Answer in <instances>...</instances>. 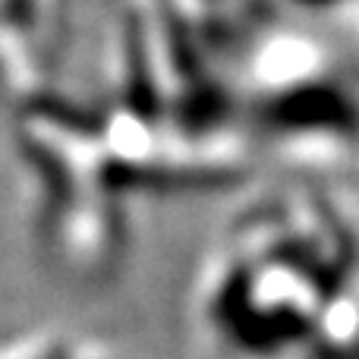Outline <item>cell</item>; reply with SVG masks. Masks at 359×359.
Wrapping results in <instances>:
<instances>
[{
    "instance_id": "obj_1",
    "label": "cell",
    "mask_w": 359,
    "mask_h": 359,
    "mask_svg": "<svg viewBox=\"0 0 359 359\" xmlns=\"http://www.w3.org/2000/svg\"><path fill=\"white\" fill-rule=\"evenodd\" d=\"M192 325L208 359H359L347 227L316 198L255 208L202 271Z\"/></svg>"
},
{
    "instance_id": "obj_2",
    "label": "cell",
    "mask_w": 359,
    "mask_h": 359,
    "mask_svg": "<svg viewBox=\"0 0 359 359\" xmlns=\"http://www.w3.org/2000/svg\"><path fill=\"white\" fill-rule=\"evenodd\" d=\"M0 359H117L101 344L76 334H38L29 341L10 344L0 350Z\"/></svg>"
}]
</instances>
